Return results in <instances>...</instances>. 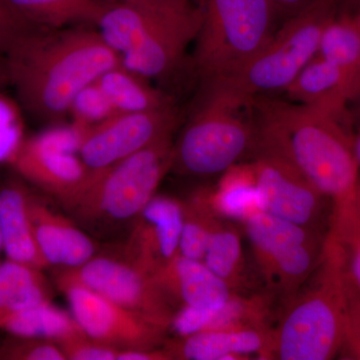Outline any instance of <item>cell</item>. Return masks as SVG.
I'll return each mask as SVG.
<instances>
[{
	"label": "cell",
	"mask_w": 360,
	"mask_h": 360,
	"mask_svg": "<svg viewBox=\"0 0 360 360\" xmlns=\"http://www.w3.org/2000/svg\"><path fill=\"white\" fill-rule=\"evenodd\" d=\"M4 58L6 77L21 106L46 123L65 118L84 87L122 63L92 25L33 26L18 37Z\"/></svg>",
	"instance_id": "1"
},
{
	"label": "cell",
	"mask_w": 360,
	"mask_h": 360,
	"mask_svg": "<svg viewBox=\"0 0 360 360\" xmlns=\"http://www.w3.org/2000/svg\"><path fill=\"white\" fill-rule=\"evenodd\" d=\"M253 155L278 156L302 172L333 205V215L356 210L359 165L342 116L270 96L253 98Z\"/></svg>",
	"instance_id": "2"
},
{
	"label": "cell",
	"mask_w": 360,
	"mask_h": 360,
	"mask_svg": "<svg viewBox=\"0 0 360 360\" xmlns=\"http://www.w3.org/2000/svg\"><path fill=\"white\" fill-rule=\"evenodd\" d=\"M347 316L340 248L328 231L319 264L272 326L269 359H335L345 343Z\"/></svg>",
	"instance_id": "3"
},
{
	"label": "cell",
	"mask_w": 360,
	"mask_h": 360,
	"mask_svg": "<svg viewBox=\"0 0 360 360\" xmlns=\"http://www.w3.org/2000/svg\"><path fill=\"white\" fill-rule=\"evenodd\" d=\"M200 96L174 141L172 169L207 177L224 174L253 153L257 143L253 98L202 84Z\"/></svg>",
	"instance_id": "4"
},
{
	"label": "cell",
	"mask_w": 360,
	"mask_h": 360,
	"mask_svg": "<svg viewBox=\"0 0 360 360\" xmlns=\"http://www.w3.org/2000/svg\"><path fill=\"white\" fill-rule=\"evenodd\" d=\"M174 135L165 137L103 172L92 175L86 188L66 207L84 229L105 236L130 226L158 194L172 169Z\"/></svg>",
	"instance_id": "5"
},
{
	"label": "cell",
	"mask_w": 360,
	"mask_h": 360,
	"mask_svg": "<svg viewBox=\"0 0 360 360\" xmlns=\"http://www.w3.org/2000/svg\"><path fill=\"white\" fill-rule=\"evenodd\" d=\"M338 8V0H314L284 20L267 44L239 70L202 84L250 99L285 91L319 53L322 32Z\"/></svg>",
	"instance_id": "6"
},
{
	"label": "cell",
	"mask_w": 360,
	"mask_h": 360,
	"mask_svg": "<svg viewBox=\"0 0 360 360\" xmlns=\"http://www.w3.org/2000/svg\"><path fill=\"white\" fill-rule=\"evenodd\" d=\"M122 65L153 80L169 79L184 63L198 28L122 1H104L96 25Z\"/></svg>",
	"instance_id": "7"
},
{
	"label": "cell",
	"mask_w": 360,
	"mask_h": 360,
	"mask_svg": "<svg viewBox=\"0 0 360 360\" xmlns=\"http://www.w3.org/2000/svg\"><path fill=\"white\" fill-rule=\"evenodd\" d=\"M279 18L271 0H205L193 54L201 82L245 65L267 44Z\"/></svg>",
	"instance_id": "8"
},
{
	"label": "cell",
	"mask_w": 360,
	"mask_h": 360,
	"mask_svg": "<svg viewBox=\"0 0 360 360\" xmlns=\"http://www.w3.org/2000/svg\"><path fill=\"white\" fill-rule=\"evenodd\" d=\"M54 278L58 290L68 285L84 286L169 333L176 311L174 305L156 283L155 276L122 255H96L75 269H56Z\"/></svg>",
	"instance_id": "9"
},
{
	"label": "cell",
	"mask_w": 360,
	"mask_h": 360,
	"mask_svg": "<svg viewBox=\"0 0 360 360\" xmlns=\"http://www.w3.org/2000/svg\"><path fill=\"white\" fill-rule=\"evenodd\" d=\"M179 122L176 106L139 112H116L94 127L77 131V155L92 176L155 142L174 135Z\"/></svg>",
	"instance_id": "10"
},
{
	"label": "cell",
	"mask_w": 360,
	"mask_h": 360,
	"mask_svg": "<svg viewBox=\"0 0 360 360\" xmlns=\"http://www.w3.org/2000/svg\"><path fill=\"white\" fill-rule=\"evenodd\" d=\"M79 134L44 132L23 139L9 165L23 180L54 196L65 207L86 188L91 174L77 155Z\"/></svg>",
	"instance_id": "11"
},
{
	"label": "cell",
	"mask_w": 360,
	"mask_h": 360,
	"mask_svg": "<svg viewBox=\"0 0 360 360\" xmlns=\"http://www.w3.org/2000/svg\"><path fill=\"white\" fill-rule=\"evenodd\" d=\"M264 212L326 234L333 205L307 177L278 156L255 155L252 162Z\"/></svg>",
	"instance_id": "12"
},
{
	"label": "cell",
	"mask_w": 360,
	"mask_h": 360,
	"mask_svg": "<svg viewBox=\"0 0 360 360\" xmlns=\"http://www.w3.org/2000/svg\"><path fill=\"white\" fill-rule=\"evenodd\" d=\"M66 296L71 314L92 340L118 349L162 347L168 330L80 285L59 290Z\"/></svg>",
	"instance_id": "13"
},
{
	"label": "cell",
	"mask_w": 360,
	"mask_h": 360,
	"mask_svg": "<svg viewBox=\"0 0 360 360\" xmlns=\"http://www.w3.org/2000/svg\"><path fill=\"white\" fill-rule=\"evenodd\" d=\"M182 221V201L155 194L130 224L120 255L153 276L179 255Z\"/></svg>",
	"instance_id": "14"
},
{
	"label": "cell",
	"mask_w": 360,
	"mask_h": 360,
	"mask_svg": "<svg viewBox=\"0 0 360 360\" xmlns=\"http://www.w3.org/2000/svg\"><path fill=\"white\" fill-rule=\"evenodd\" d=\"M30 212L37 245L49 267L75 269L97 255L98 245L91 236L32 193Z\"/></svg>",
	"instance_id": "15"
},
{
	"label": "cell",
	"mask_w": 360,
	"mask_h": 360,
	"mask_svg": "<svg viewBox=\"0 0 360 360\" xmlns=\"http://www.w3.org/2000/svg\"><path fill=\"white\" fill-rule=\"evenodd\" d=\"M271 326L217 329L174 338L165 347L172 360L269 359Z\"/></svg>",
	"instance_id": "16"
},
{
	"label": "cell",
	"mask_w": 360,
	"mask_h": 360,
	"mask_svg": "<svg viewBox=\"0 0 360 360\" xmlns=\"http://www.w3.org/2000/svg\"><path fill=\"white\" fill-rule=\"evenodd\" d=\"M153 276L176 309L181 307L214 309L236 295L205 262L179 253Z\"/></svg>",
	"instance_id": "17"
},
{
	"label": "cell",
	"mask_w": 360,
	"mask_h": 360,
	"mask_svg": "<svg viewBox=\"0 0 360 360\" xmlns=\"http://www.w3.org/2000/svg\"><path fill=\"white\" fill-rule=\"evenodd\" d=\"M20 176L0 184V232L7 259L34 269H49L40 252L32 217L30 200L32 191Z\"/></svg>",
	"instance_id": "18"
},
{
	"label": "cell",
	"mask_w": 360,
	"mask_h": 360,
	"mask_svg": "<svg viewBox=\"0 0 360 360\" xmlns=\"http://www.w3.org/2000/svg\"><path fill=\"white\" fill-rule=\"evenodd\" d=\"M271 297L236 293L221 307L200 309L181 307L176 309L169 331L182 338L205 330L267 326Z\"/></svg>",
	"instance_id": "19"
},
{
	"label": "cell",
	"mask_w": 360,
	"mask_h": 360,
	"mask_svg": "<svg viewBox=\"0 0 360 360\" xmlns=\"http://www.w3.org/2000/svg\"><path fill=\"white\" fill-rule=\"evenodd\" d=\"M359 87L340 68L317 54L285 89L288 101L341 116Z\"/></svg>",
	"instance_id": "20"
},
{
	"label": "cell",
	"mask_w": 360,
	"mask_h": 360,
	"mask_svg": "<svg viewBox=\"0 0 360 360\" xmlns=\"http://www.w3.org/2000/svg\"><path fill=\"white\" fill-rule=\"evenodd\" d=\"M96 84L116 112H139L175 106L174 98L148 78L120 65L106 70Z\"/></svg>",
	"instance_id": "21"
},
{
	"label": "cell",
	"mask_w": 360,
	"mask_h": 360,
	"mask_svg": "<svg viewBox=\"0 0 360 360\" xmlns=\"http://www.w3.org/2000/svg\"><path fill=\"white\" fill-rule=\"evenodd\" d=\"M221 175L214 191H210V203L217 217L243 224L255 213L264 212L252 163H238Z\"/></svg>",
	"instance_id": "22"
},
{
	"label": "cell",
	"mask_w": 360,
	"mask_h": 360,
	"mask_svg": "<svg viewBox=\"0 0 360 360\" xmlns=\"http://www.w3.org/2000/svg\"><path fill=\"white\" fill-rule=\"evenodd\" d=\"M28 25L44 28L96 26L104 0H4Z\"/></svg>",
	"instance_id": "23"
},
{
	"label": "cell",
	"mask_w": 360,
	"mask_h": 360,
	"mask_svg": "<svg viewBox=\"0 0 360 360\" xmlns=\"http://www.w3.org/2000/svg\"><path fill=\"white\" fill-rule=\"evenodd\" d=\"M202 262L233 292L246 293L250 281L245 252L238 229L229 220H217Z\"/></svg>",
	"instance_id": "24"
},
{
	"label": "cell",
	"mask_w": 360,
	"mask_h": 360,
	"mask_svg": "<svg viewBox=\"0 0 360 360\" xmlns=\"http://www.w3.org/2000/svg\"><path fill=\"white\" fill-rule=\"evenodd\" d=\"M52 302V290L42 270L13 260L0 262V319Z\"/></svg>",
	"instance_id": "25"
},
{
	"label": "cell",
	"mask_w": 360,
	"mask_h": 360,
	"mask_svg": "<svg viewBox=\"0 0 360 360\" xmlns=\"http://www.w3.org/2000/svg\"><path fill=\"white\" fill-rule=\"evenodd\" d=\"M0 329L11 335L47 338L56 341L84 333L72 314L58 309L52 302L20 310L0 319Z\"/></svg>",
	"instance_id": "26"
},
{
	"label": "cell",
	"mask_w": 360,
	"mask_h": 360,
	"mask_svg": "<svg viewBox=\"0 0 360 360\" xmlns=\"http://www.w3.org/2000/svg\"><path fill=\"white\" fill-rule=\"evenodd\" d=\"M317 54L340 68L359 90L360 23L354 13H338L328 21Z\"/></svg>",
	"instance_id": "27"
},
{
	"label": "cell",
	"mask_w": 360,
	"mask_h": 360,
	"mask_svg": "<svg viewBox=\"0 0 360 360\" xmlns=\"http://www.w3.org/2000/svg\"><path fill=\"white\" fill-rule=\"evenodd\" d=\"M328 231L340 248L348 316L360 317V214L357 210L331 215Z\"/></svg>",
	"instance_id": "28"
},
{
	"label": "cell",
	"mask_w": 360,
	"mask_h": 360,
	"mask_svg": "<svg viewBox=\"0 0 360 360\" xmlns=\"http://www.w3.org/2000/svg\"><path fill=\"white\" fill-rule=\"evenodd\" d=\"M184 205L181 238L179 255L201 260L205 257L206 246L219 217L213 210L210 200V191H200Z\"/></svg>",
	"instance_id": "29"
},
{
	"label": "cell",
	"mask_w": 360,
	"mask_h": 360,
	"mask_svg": "<svg viewBox=\"0 0 360 360\" xmlns=\"http://www.w3.org/2000/svg\"><path fill=\"white\" fill-rule=\"evenodd\" d=\"M96 82L84 87L71 104L68 115L72 117L77 131L94 127L116 113Z\"/></svg>",
	"instance_id": "30"
},
{
	"label": "cell",
	"mask_w": 360,
	"mask_h": 360,
	"mask_svg": "<svg viewBox=\"0 0 360 360\" xmlns=\"http://www.w3.org/2000/svg\"><path fill=\"white\" fill-rule=\"evenodd\" d=\"M0 359L66 360V357L56 341L11 335L0 347Z\"/></svg>",
	"instance_id": "31"
},
{
	"label": "cell",
	"mask_w": 360,
	"mask_h": 360,
	"mask_svg": "<svg viewBox=\"0 0 360 360\" xmlns=\"http://www.w3.org/2000/svg\"><path fill=\"white\" fill-rule=\"evenodd\" d=\"M153 11L170 20L200 28L201 11L191 0H113Z\"/></svg>",
	"instance_id": "32"
},
{
	"label": "cell",
	"mask_w": 360,
	"mask_h": 360,
	"mask_svg": "<svg viewBox=\"0 0 360 360\" xmlns=\"http://www.w3.org/2000/svg\"><path fill=\"white\" fill-rule=\"evenodd\" d=\"M58 345L66 360H117L120 350L92 340L85 333L70 336Z\"/></svg>",
	"instance_id": "33"
},
{
	"label": "cell",
	"mask_w": 360,
	"mask_h": 360,
	"mask_svg": "<svg viewBox=\"0 0 360 360\" xmlns=\"http://www.w3.org/2000/svg\"><path fill=\"white\" fill-rule=\"evenodd\" d=\"M22 141L15 111L0 101V162H9Z\"/></svg>",
	"instance_id": "34"
},
{
	"label": "cell",
	"mask_w": 360,
	"mask_h": 360,
	"mask_svg": "<svg viewBox=\"0 0 360 360\" xmlns=\"http://www.w3.org/2000/svg\"><path fill=\"white\" fill-rule=\"evenodd\" d=\"M33 27L0 0V58H4L21 34Z\"/></svg>",
	"instance_id": "35"
},
{
	"label": "cell",
	"mask_w": 360,
	"mask_h": 360,
	"mask_svg": "<svg viewBox=\"0 0 360 360\" xmlns=\"http://www.w3.org/2000/svg\"><path fill=\"white\" fill-rule=\"evenodd\" d=\"M340 355L347 359L360 360V321H348L347 335Z\"/></svg>",
	"instance_id": "36"
},
{
	"label": "cell",
	"mask_w": 360,
	"mask_h": 360,
	"mask_svg": "<svg viewBox=\"0 0 360 360\" xmlns=\"http://www.w3.org/2000/svg\"><path fill=\"white\" fill-rule=\"evenodd\" d=\"M117 360H172L165 347L149 349H120Z\"/></svg>",
	"instance_id": "37"
},
{
	"label": "cell",
	"mask_w": 360,
	"mask_h": 360,
	"mask_svg": "<svg viewBox=\"0 0 360 360\" xmlns=\"http://www.w3.org/2000/svg\"><path fill=\"white\" fill-rule=\"evenodd\" d=\"M314 1V0H271L279 15L284 20L300 13Z\"/></svg>",
	"instance_id": "38"
},
{
	"label": "cell",
	"mask_w": 360,
	"mask_h": 360,
	"mask_svg": "<svg viewBox=\"0 0 360 360\" xmlns=\"http://www.w3.org/2000/svg\"><path fill=\"white\" fill-rule=\"evenodd\" d=\"M354 148L355 156H356L357 162L360 168V129L356 136L354 137Z\"/></svg>",
	"instance_id": "39"
},
{
	"label": "cell",
	"mask_w": 360,
	"mask_h": 360,
	"mask_svg": "<svg viewBox=\"0 0 360 360\" xmlns=\"http://www.w3.org/2000/svg\"><path fill=\"white\" fill-rule=\"evenodd\" d=\"M355 4V11H354V15L359 22L360 23V0H354Z\"/></svg>",
	"instance_id": "40"
},
{
	"label": "cell",
	"mask_w": 360,
	"mask_h": 360,
	"mask_svg": "<svg viewBox=\"0 0 360 360\" xmlns=\"http://www.w3.org/2000/svg\"><path fill=\"white\" fill-rule=\"evenodd\" d=\"M355 205H356L357 212L360 214V182L359 187H357L356 198H355Z\"/></svg>",
	"instance_id": "41"
},
{
	"label": "cell",
	"mask_w": 360,
	"mask_h": 360,
	"mask_svg": "<svg viewBox=\"0 0 360 360\" xmlns=\"http://www.w3.org/2000/svg\"><path fill=\"white\" fill-rule=\"evenodd\" d=\"M191 2H193V4H195L196 6L198 7V8L202 9L203 4H205V0H191Z\"/></svg>",
	"instance_id": "42"
},
{
	"label": "cell",
	"mask_w": 360,
	"mask_h": 360,
	"mask_svg": "<svg viewBox=\"0 0 360 360\" xmlns=\"http://www.w3.org/2000/svg\"><path fill=\"white\" fill-rule=\"evenodd\" d=\"M354 98H357V101H359V103H357V111H359V116L360 118V89L359 90V92H357L356 96H355Z\"/></svg>",
	"instance_id": "43"
},
{
	"label": "cell",
	"mask_w": 360,
	"mask_h": 360,
	"mask_svg": "<svg viewBox=\"0 0 360 360\" xmlns=\"http://www.w3.org/2000/svg\"><path fill=\"white\" fill-rule=\"evenodd\" d=\"M2 251H4V246H2L1 232H0V255H1Z\"/></svg>",
	"instance_id": "44"
},
{
	"label": "cell",
	"mask_w": 360,
	"mask_h": 360,
	"mask_svg": "<svg viewBox=\"0 0 360 360\" xmlns=\"http://www.w3.org/2000/svg\"><path fill=\"white\" fill-rule=\"evenodd\" d=\"M104 1H113V0H104Z\"/></svg>",
	"instance_id": "45"
}]
</instances>
